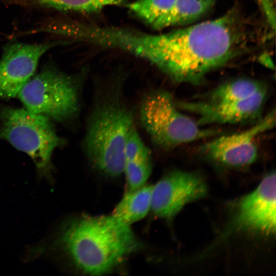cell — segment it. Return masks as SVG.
Here are the masks:
<instances>
[{"mask_svg": "<svg viewBox=\"0 0 276 276\" xmlns=\"http://www.w3.org/2000/svg\"><path fill=\"white\" fill-rule=\"evenodd\" d=\"M275 124V110H271L239 133L222 135L203 144L201 153L208 158L225 166L240 167L254 163L258 155L256 139L272 129Z\"/></svg>", "mask_w": 276, "mask_h": 276, "instance_id": "cell-7", "label": "cell"}, {"mask_svg": "<svg viewBox=\"0 0 276 276\" xmlns=\"http://www.w3.org/2000/svg\"><path fill=\"white\" fill-rule=\"evenodd\" d=\"M266 88V85L260 81L238 78L218 85L200 100L209 103L236 101L250 97Z\"/></svg>", "mask_w": 276, "mask_h": 276, "instance_id": "cell-14", "label": "cell"}, {"mask_svg": "<svg viewBox=\"0 0 276 276\" xmlns=\"http://www.w3.org/2000/svg\"><path fill=\"white\" fill-rule=\"evenodd\" d=\"M176 0H135L128 4V10L153 29L166 28Z\"/></svg>", "mask_w": 276, "mask_h": 276, "instance_id": "cell-15", "label": "cell"}, {"mask_svg": "<svg viewBox=\"0 0 276 276\" xmlns=\"http://www.w3.org/2000/svg\"><path fill=\"white\" fill-rule=\"evenodd\" d=\"M133 126L132 113L117 100L96 107L88 122L84 148L101 173L114 177L124 173L126 139Z\"/></svg>", "mask_w": 276, "mask_h": 276, "instance_id": "cell-3", "label": "cell"}, {"mask_svg": "<svg viewBox=\"0 0 276 276\" xmlns=\"http://www.w3.org/2000/svg\"><path fill=\"white\" fill-rule=\"evenodd\" d=\"M259 60L260 63L262 64L264 66L270 69H274V65L272 61L271 58L267 54H263L261 55L259 58Z\"/></svg>", "mask_w": 276, "mask_h": 276, "instance_id": "cell-19", "label": "cell"}, {"mask_svg": "<svg viewBox=\"0 0 276 276\" xmlns=\"http://www.w3.org/2000/svg\"><path fill=\"white\" fill-rule=\"evenodd\" d=\"M57 43L16 42L7 45L0 60V98L17 96L33 76L41 57Z\"/></svg>", "mask_w": 276, "mask_h": 276, "instance_id": "cell-11", "label": "cell"}, {"mask_svg": "<svg viewBox=\"0 0 276 276\" xmlns=\"http://www.w3.org/2000/svg\"><path fill=\"white\" fill-rule=\"evenodd\" d=\"M152 167L150 150L133 126L128 134L125 146L124 173L126 176L127 192L145 185Z\"/></svg>", "mask_w": 276, "mask_h": 276, "instance_id": "cell-12", "label": "cell"}, {"mask_svg": "<svg viewBox=\"0 0 276 276\" xmlns=\"http://www.w3.org/2000/svg\"><path fill=\"white\" fill-rule=\"evenodd\" d=\"M217 0H176L166 28L187 25L206 14Z\"/></svg>", "mask_w": 276, "mask_h": 276, "instance_id": "cell-16", "label": "cell"}, {"mask_svg": "<svg viewBox=\"0 0 276 276\" xmlns=\"http://www.w3.org/2000/svg\"><path fill=\"white\" fill-rule=\"evenodd\" d=\"M127 0H26L36 6L63 11L93 13L105 7L122 4Z\"/></svg>", "mask_w": 276, "mask_h": 276, "instance_id": "cell-17", "label": "cell"}, {"mask_svg": "<svg viewBox=\"0 0 276 276\" xmlns=\"http://www.w3.org/2000/svg\"><path fill=\"white\" fill-rule=\"evenodd\" d=\"M141 121L150 139L165 149L213 136L214 130L202 128L182 113L172 96L165 91L154 92L142 101Z\"/></svg>", "mask_w": 276, "mask_h": 276, "instance_id": "cell-5", "label": "cell"}, {"mask_svg": "<svg viewBox=\"0 0 276 276\" xmlns=\"http://www.w3.org/2000/svg\"><path fill=\"white\" fill-rule=\"evenodd\" d=\"M268 25L269 33H274L275 26V5L273 0H258Z\"/></svg>", "mask_w": 276, "mask_h": 276, "instance_id": "cell-18", "label": "cell"}, {"mask_svg": "<svg viewBox=\"0 0 276 276\" xmlns=\"http://www.w3.org/2000/svg\"><path fill=\"white\" fill-rule=\"evenodd\" d=\"M0 140L28 154L39 175L48 178H51L53 152L64 142L49 118L8 106H0Z\"/></svg>", "mask_w": 276, "mask_h": 276, "instance_id": "cell-4", "label": "cell"}, {"mask_svg": "<svg viewBox=\"0 0 276 276\" xmlns=\"http://www.w3.org/2000/svg\"><path fill=\"white\" fill-rule=\"evenodd\" d=\"M53 244L83 273H108L141 245L128 225L112 215H82L64 222Z\"/></svg>", "mask_w": 276, "mask_h": 276, "instance_id": "cell-2", "label": "cell"}, {"mask_svg": "<svg viewBox=\"0 0 276 276\" xmlns=\"http://www.w3.org/2000/svg\"><path fill=\"white\" fill-rule=\"evenodd\" d=\"M268 88L252 96L239 101L209 103L201 100L181 101L177 106L181 110L194 114L200 125L236 124L255 123L262 117Z\"/></svg>", "mask_w": 276, "mask_h": 276, "instance_id": "cell-10", "label": "cell"}, {"mask_svg": "<svg viewBox=\"0 0 276 276\" xmlns=\"http://www.w3.org/2000/svg\"><path fill=\"white\" fill-rule=\"evenodd\" d=\"M275 172L266 174L257 188L242 198L225 231H251L266 235L275 231Z\"/></svg>", "mask_w": 276, "mask_h": 276, "instance_id": "cell-8", "label": "cell"}, {"mask_svg": "<svg viewBox=\"0 0 276 276\" xmlns=\"http://www.w3.org/2000/svg\"><path fill=\"white\" fill-rule=\"evenodd\" d=\"M255 19L235 5L221 16L162 34L141 31L134 55L179 83L198 85L211 72L252 51L260 40Z\"/></svg>", "mask_w": 276, "mask_h": 276, "instance_id": "cell-1", "label": "cell"}, {"mask_svg": "<svg viewBox=\"0 0 276 276\" xmlns=\"http://www.w3.org/2000/svg\"><path fill=\"white\" fill-rule=\"evenodd\" d=\"M207 192L199 174L174 171L153 186L150 210L158 217L171 219L187 203L205 197Z\"/></svg>", "mask_w": 276, "mask_h": 276, "instance_id": "cell-9", "label": "cell"}, {"mask_svg": "<svg viewBox=\"0 0 276 276\" xmlns=\"http://www.w3.org/2000/svg\"><path fill=\"white\" fill-rule=\"evenodd\" d=\"M17 96L28 110L58 122L71 119L79 109L75 77L52 66L33 76Z\"/></svg>", "mask_w": 276, "mask_h": 276, "instance_id": "cell-6", "label": "cell"}, {"mask_svg": "<svg viewBox=\"0 0 276 276\" xmlns=\"http://www.w3.org/2000/svg\"><path fill=\"white\" fill-rule=\"evenodd\" d=\"M152 187L144 185L127 192L111 215L129 225L144 218L150 210Z\"/></svg>", "mask_w": 276, "mask_h": 276, "instance_id": "cell-13", "label": "cell"}]
</instances>
